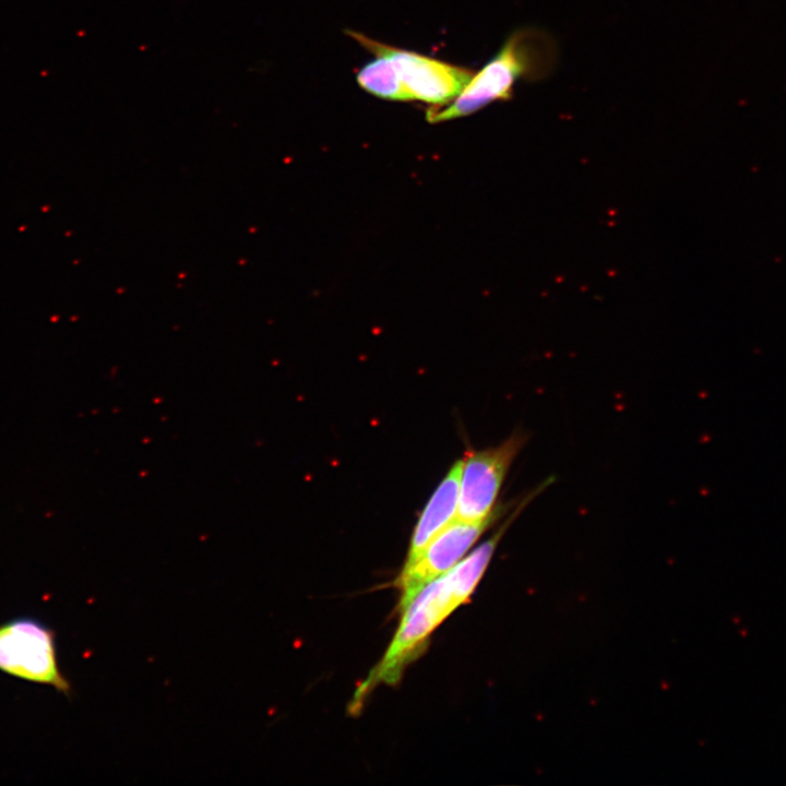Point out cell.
<instances>
[{
    "label": "cell",
    "mask_w": 786,
    "mask_h": 786,
    "mask_svg": "<svg viewBox=\"0 0 786 786\" xmlns=\"http://www.w3.org/2000/svg\"><path fill=\"white\" fill-rule=\"evenodd\" d=\"M556 39L536 26L517 28L497 55L475 72L462 93L444 108L431 107V123L472 115L496 100H508L519 80L538 82L548 78L558 62Z\"/></svg>",
    "instance_id": "6da1fadb"
},
{
    "label": "cell",
    "mask_w": 786,
    "mask_h": 786,
    "mask_svg": "<svg viewBox=\"0 0 786 786\" xmlns=\"http://www.w3.org/2000/svg\"><path fill=\"white\" fill-rule=\"evenodd\" d=\"M464 603L450 571L427 584L402 610L403 617L391 644L358 688L354 701L358 704L380 682L397 681L404 666L417 654L431 632Z\"/></svg>",
    "instance_id": "7a4b0ae2"
},
{
    "label": "cell",
    "mask_w": 786,
    "mask_h": 786,
    "mask_svg": "<svg viewBox=\"0 0 786 786\" xmlns=\"http://www.w3.org/2000/svg\"><path fill=\"white\" fill-rule=\"evenodd\" d=\"M0 670L71 695V683L58 664L56 633L37 619L21 617L0 624Z\"/></svg>",
    "instance_id": "3957f363"
},
{
    "label": "cell",
    "mask_w": 786,
    "mask_h": 786,
    "mask_svg": "<svg viewBox=\"0 0 786 786\" xmlns=\"http://www.w3.org/2000/svg\"><path fill=\"white\" fill-rule=\"evenodd\" d=\"M528 436L516 430L500 444L484 450H471L462 460L456 519L481 522L497 510V499L508 472Z\"/></svg>",
    "instance_id": "277c9868"
},
{
    "label": "cell",
    "mask_w": 786,
    "mask_h": 786,
    "mask_svg": "<svg viewBox=\"0 0 786 786\" xmlns=\"http://www.w3.org/2000/svg\"><path fill=\"white\" fill-rule=\"evenodd\" d=\"M346 33L374 56L388 57L396 68L409 98L431 104L433 108L453 102L475 73L466 68L389 46L358 32Z\"/></svg>",
    "instance_id": "5b68a950"
},
{
    "label": "cell",
    "mask_w": 786,
    "mask_h": 786,
    "mask_svg": "<svg viewBox=\"0 0 786 786\" xmlns=\"http://www.w3.org/2000/svg\"><path fill=\"white\" fill-rule=\"evenodd\" d=\"M504 509L505 505H499L491 517L481 522L455 517L430 540L414 562L404 565L396 583L402 594L401 609L427 584L452 569Z\"/></svg>",
    "instance_id": "8992f818"
},
{
    "label": "cell",
    "mask_w": 786,
    "mask_h": 786,
    "mask_svg": "<svg viewBox=\"0 0 786 786\" xmlns=\"http://www.w3.org/2000/svg\"><path fill=\"white\" fill-rule=\"evenodd\" d=\"M461 473L462 460L451 467L431 496L414 529L405 565L414 562L430 540L456 517Z\"/></svg>",
    "instance_id": "52a82bcc"
},
{
    "label": "cell",
    "mask_w": 786,
    "mask_h": 786,
    "mask_svg": "<svg viewBox=\"0 0 786 786\" xmlns=\"http://www.w3.org/2000/svg\"><path fill=\"white\" fill-rule=\"evenodd\" d=\"M357 74L358 84L368 93L390 100H410L393 62L385 56H376Z\"/></svg>",
    "instance_id": "ba28073f"
}]
</instances>
